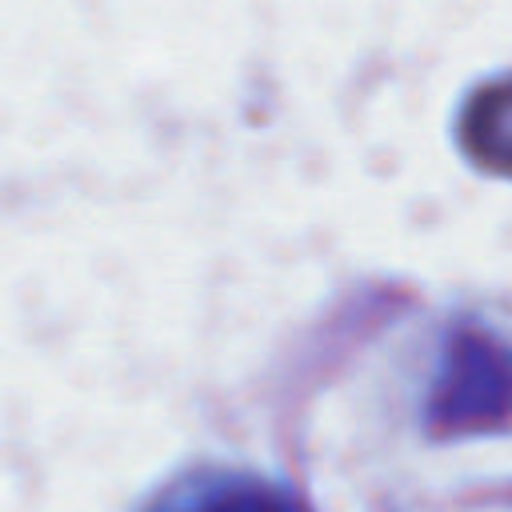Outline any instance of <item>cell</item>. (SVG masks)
<instances>
[{"label": "cell", "mask_w": 512, "mask_h": 512, "mask_svg": "<svg viewBox=\"0 0 512 512\" xmlns=\"http://www.w3.org/2000/svg\"><path fill=\"white\" fill-rule=\"evenodd\" d=\"M460 124V140L476 164L512 176V80L480 88Z\"/></svg>", "instance_id": "cell-1"}]
</instances>
